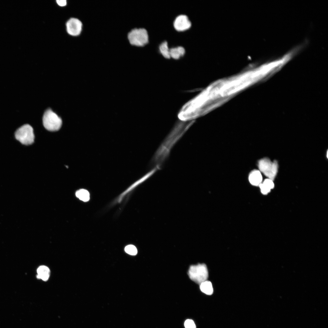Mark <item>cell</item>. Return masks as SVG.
Returning a JSON list of instances; mask_svg holds the SVG:
<instances>
[{"label": "cell", "instance_id": "4fadbf2b", "mask_svg": "<svg viewBox=\"0 0 328 328\" xmlns=\"http://www.w3.org/2000/svg\"><path fill=\"white\" fill-rule=\"evenodd\" d=\"M200 288L203 293L208 295H211L213 292V289L211 283L209 281H206L200 284Z\"/></svg>", "mask_w": 328, "mask_h": 328}, {"label": "cell", "instance_id": "6da1fadb", "mask_svg": "<svg viewBox=\"0 0 328 328\" xmlns=\"http://www.w3.org/2000/svg\"><path fill=\"white\" fill-rule=\"evenodd\" d=\"M194 120L178 123L161 145L154 156L155 167L160 168L170 153L175 144L194 122Z\"/></svg>", "mask_w": 328, "mask_h": 328}, {"label": "cell", "instance_id": "9c48e42d", "mask_svg": "<svg viewBox=\"0 0 328 328\" xmlns=\"http://www.w3.org/2000/svg\"><path fill=\"white\" fill-rule=\"evenodd\" d=\"M248 180L252 185L259 186L262 182V176L261 172L257 169L252 170L249 174Z\"/></svg>", "mask_w": 328, "mask_h": 328}, {"label": "cell", "instance_id": "3957f363", "mask_svg": "<svg viewBox=\"0 0 328 328\" xmlns=\"http://www.w3.org/2000/svg\"><path fill=\"white\" fill-rule=\"evenodd\" d=\"M188 274L191 280L200 285L206 281L208 277L207 268L204 264L190 266Z\"/></svg>", "mask_w": 328, "mask_h": 328}, {"label": "cell", "instance_id": "7a4b0ae2", "mask_svg": "<svg viewBox=\"0 0 328 328\" xmlns=\"http://www.w3.org/2000/svg\"><path fill=\"white\" fill-rule=\"evenodd\" d=\"M259 170L268 178L273 180L277 175L278 164L277 161L272 162L268 158H264L259 160L258 163Z\"/></svg>", "mask_w": 328, "mask_h": 328}, {"label": "cell", "instance_id": "e0dca14e", "mask_svg": "<svg viewBox=\"0 0 328 328\" xmlns=\"http://www.w3.org/2000/svg\"><path fill=\"white\" fill-rule=\"evenodd\" d=\"M184 326L185 328H196L195 324L191 319L186 320L184 323Z\"/></svg>", "mask_w": 328, "mask_h": 328}, {"label": "cell", "instance_id": "ac0fdd59", "mask_svg": "<svg viewBox=\"0 0 328 328\" xmlns=\"http://www.w3.org/2000/svg\"><path fill=\"white\" fill-rule=\"evenodd\" d=\"M58 4L60 6H63L66 5V1L65 0H57L56 1Z\"/></svg>", "mask_w": 328, "mask_h": 328}, {"label": "cell", "instance_id": "9a60e30c", "mask_svg": "<svg viewBox=\"0 0 328 328\" xmlns=\"http://www.w3.org/2000/svg\"><path fill=\"white\" fill-rule=\"evenodd\" d=\"M159 50L161 53L165 58L167 59L170 58V49L168 47V43L166 41H164L159 46Z\"/></svg>", "mask_w": 328, "mask_h": 328}, {"label": "cell", "instance_id": "7c38bea8", "mask_svg": "<svg viewBox=\"0 0 328 328\" xmlns=\"http://www.w3.org/2000/svg\"><path fill=\"white\" fill-rule=\"evenodd\" d=\"M169 53L170 58L178 59L184 55L185 50L183 47L179 46L171 48Z\"/></svg>", "mask_w": 328, "mask_h": 328}, {"label": "cell", "instance_id": "8992f818", "mask_svg": "<svg viewBox=\"0 0 328 328\" xmlns=\"http://www.w3.org/2000/svg\"><path fill=\"white\" fill-rule=\"evenodd\" d=\"M15 136L18 141L25 145L31 144L34 141L33 129L28 124L24 125L17 129L15 132Z\"/></svg>", "mask_w": 328, "mask_h": 328}, {"label": "cell", "instance_id": "ba28073f", "mask_svg": "<svg viewBox=\"0 0 328 328\" xmlns=\"http://www.w3.org/2000/svg\"><path fill=\"white\" fill-rule=\"evenodd\" d=\"M191 23L188 17L185 15L178 16L175 19L173 23L174 28L178 31H183L189 29Z\"/></svg>", "mask_w": 328, "mask_h": 328}, {"label": "cell", "instance_id": "52a82bcc", "mask_svg": "<svg viewBox=\"0 0 328 328\" xmlns=\"http://www.w3.org/2000/svg\"><path fill=\"white\" fill-rule=\"evenodd\" d=\"M82 24L78 19L72 18L66 23L67 30L68 33L73 36L79 35L81 31Z\"/></svg>", "mask_w": 328, "mask_h": 328}, {"label": "cell", "instance_id": "5b68a950", "mask_svg": "<svg viewBox=\"0 0 328 328\" xmlns=\"http://www.w3.org/2000/svg\"><path fill=\"white\" fill-rule=\"evenodd\" d=\"M43 125L47 130L50 131L58 130L62 124L61 118L51 109H48L44 112L43 118Z\"/></svg>", "mask_w": 328, "mask_h": 328}, {"label": "cell", "instance_id": "5bb4252c", "mask_svg": "<svg viewBox=\"0 0 328 328\" xmlns=\"http://www.w3.org/2000/svg\"><path fill=\"white\" fill-rule=\"evenodd\" d=\"M76 196L84 202H87L90 199V194L86 190L81 189L77 191L76 193Z\"/></svg>", "mask_w": 328, "mask_h": 328}, {"label": "cell", "instance_id": "30bf717a", "mask_svg": "<svg viewBox=\"0 0 328 328\" xmlns=\"http://www.w3.org/2000/svg\"><path fill=\"white\" fill-rule=\"evenodd\" d=\"M273 181L268 178L265 179L258 186L262 194H267L270 192L271 190L274 187L275 185Z\"/></svg>", "mask_w": 328, "mask_h": 328}, {"label": "cell", "instance_id": "8fae6325", "mask_svg": "<svg viewBox=\"0 0 328 328\" xmlns=\"http://www.w3.org/2000/svg\"><path fill=\"white\" fill-rule=\"evenodd\" d=\"M38 274L37 277L44 281H47L50 276V270L47 267L42 265L39 266L37 269Z\"/></svg>", "mask_w": 328, "mask_h": 328}, {"label": "cell", "instance_id": "277c9868", "mask_svg": "<svg viewBox=\"0 0 328 328\" xmlns=\"http://www.w3.org/2000/svg\"><path fill=\"white\" fill-rule=\"evenodd\" d=\"M128 38L130 44L136 46H144L149 42L147 31L144 28L132 29L128 33Z\"/></svg>", "mask_w": 328, "mask_h": 328}, {"label": "cell", "instance_id": "2e32d148", "mask_svg": "<svg viewBox=\"0 0 328 328\" xmlns=\"http://www.w3.org/2000/svg\"><path fill=\"white\" fill-rule=\"evenodd\" d=\"M125 250L127 253L131 255H135L137 253V248L135 246L132 245L127 246Z\"/></svg>", "mask_w": 328, "mask_h": 328}]
</instances>
